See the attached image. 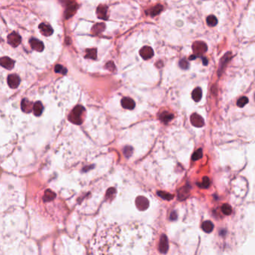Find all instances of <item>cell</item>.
Instances as JSON below:
<instances>
[{
    "label": "cell",
    "instance_id": "6da1fadb",
    "mask_svg": "<svg viewBox=\"0 0 255 255\" xmlns=\"http://www.w3.org/2000/svg\"><path fill=\"white\" fill-rule=\"evenodd\" d=\"M84 112V108L81 106V105H78L69 116V120L72 123H74L75 125H80L82 123V115Z\"/></svg>",
    "mask_w": 255,
    "mask_h": 255
},
{
    "label": "cell",
    "instance_id": "7a4b0ae2",
    "mask_svg": "<svg viewBox=\"0 0 255 255\" xmlns=\"http://www.w3.org/2000/svg\"><path fill=\"white\" fill-rule=\"evenodd\" d=\"M207 49V46L206 43L201 41H197L193 43V50L194 53L197 55H201L204 54Z\"/></svg>",
    "mask_w": 255,
    "mask_h": 255
},
{
    "label": "cell",
    "instance_id": "3957f363",
    "mask_svg": "<svg viewBox=\"0 0 255 255\" xmlns=\"http://www.w3.org/2000/svg\"><path fill=\"white\" fill-rule=\"evenodd\" d=\"M78 9V5L77 3L75 2H72L69 3L68 5H66V8L65 10V18L66 19H69L70 17H72L75 14L76 11Z\"/></svg>",
    "mask_w": 255,
    "mask_h": 255
},
{
    "label": "cell",
    "instance_id": "277c9868",
    "mask_svg": "<svg viewBox=\"0 0 255 255\" xmlns=\"http://www.w3.org/2000/svg\"><path fill=\"white\" fill-rule=\"evenodd\" d=\"M135 203L137 208L141 211L146 210L149 206V200L146 197H144V196H138L136 199Z\"/></svg>",
    "mask_w": 255,
    "mask_h": 255
},
{
    "label": "cell",
    "instance_id": "5b68a950",
    "mask_svg": "<svg viewBox=\"0 0 255 255\" xmlns=\"http://www.w3.org/2000/svg\"><path fill=\"white\" fill-rule=\"evenodd\" d=\"M8 42L13 47H17L21 43V37L17 32H14L8 36Z\"/></svg>",
    "mask_w": 255,
    "mask_h": 255
},
{
    "label": "cell",
    "instance_id": "8992f818",
    "mask_svg": "<svg viewBox=\"0 0 255 255\" xmlns=\"http://www.w3.org/2000/svg\"><path fill=\"white\" fill-rule=\"evenodd\" d=\"M139 55L144 60H149L154 55V51L150 46H143L139 50Z\"/></svg>",
    "mask_w": 255,
    "mask_h": 255
},
{
    "label": "cell",
    "instance_id": "52a82bcc",
    "mask_svg": "<svg viewBox=\"0 0 255 255\" xmlns=\"http://www.w3.org/2000/svg\"><path fill=\"white\" fill-rule=\"evenodd\" d=\"M169 250V242L166 235H162L159 243V251L160 252L166 254Z\"/></svg>",
    "mask_w": 255,
    "mask_h": 255
},
{
    "label": "cell",
    "instance_id": "ba28073f",
    "mask_svg": "<svg viewBox=\"0 0 255 255\" xmlns=\"http://www.w3.org/2000/svg\"><path fill=\"white\" fill-rule=\"evenodd\" d=\"M19 83H20V79H19L17 75L11 74L8 78V86L11 88H17L19 86Z\"/></svg>",
    "mask_w": 255,
    "mask_h": 255
},
{
    "label": "cell",
    "instance_id": "9c48e42d",
    "mask_svg": "<svg viewBox=\"0 0 255 255\" xmlns=\"http://www.w3.org/2000/svg\"><path fill=\"white\" fill-rule=\"evenodd\" d=\"M190 121L192 125L194 126L195 127L197 128L202 127L204 124L203 118L201 117V116H199V114H197V113H193V114H192L190 117Z\"/></svg>",
    "mask_w": 255,
    "mask_h": 255
},
{
    "label": "cell",
    "instance_id": "30bf717a",
    "mask_svg": "<svg viewBox=\"0 0 255 255\" xmlns=\"http://www.w3.org/2000/svg\"><path fill=\"white\" fill-rule=\"evenodd\" d=\"M29 43H30L31 47L34 50H36L37 52H42L44 49V45H43V42L37 40V39L32 38L29 40Z\"/></svg>",
    "mask_w": 255,
    "mask_h": 255
},
{
    "label": "cell",
    "instance_id": "8fae6325",
    "mask_svg": "<svg viewBox=\"0 0 255 255\" xmlns=\"http://www.w3.org/2000/svg\"><path fill=\"white\" fill-rule=\"evenodd\" d=\"M122 106L123 108L127 110H133L135 107V102L131 98L128 97H125L121 100Z\"/></svg>",
    "mask_w": 255,
    "mask_h": 255
},
{
    "label": "cell",
    "instance_id": "7c38bea8",
    "mask_svg": "<svg viewBox=\"0 0 255 255\" xmlns=\"http://www.w3.org/2000/svg\"><path fill=\"white\" fill-rule=\"evenodd\" d=\"M0 66L8 69H11L14 66V61L8 57H3L0 58Z\"/></svg>",
    "mask_w": 255,
    "mask_h": 255
},
{
    "label": "cell",
    "instance_id": "4fadbf2b",
    "mask_svg": "<svg viewBox=\"0 0 255 255\" xmlns=\"http://www.w3.org/2000/svg\"><path fill=\"white\" fill-rule=\"evenodd\" d=\"M39 29H40V32L42 35L44 36H50L53 34V29L49 25H47L46 23H41L39 25Z\"/></svg>",
    "mask_w": 255,
    "mask_h": 255
},
{
    "label": "cell",
    "instance_id": "5bb4252c",
    "mask_svg": "<svg viewBox=\"0 0 255 255\" xmlns=\"http://www.w3.org/2000/svg\"><path fill=\"white\" fill-rule=\"evenodd\" d=\"M107 11L108 8L105 5H101L96 9V15L99 19H107Z\"/></svg>",
    "mask_w": 255,
    "mask_h": 255
},
{
    "label": "cell",
    "instance_id": "9a60e30c",
    "mask_svg": "<svg viewBox=\"0 0 255 255\" xmlns=\"http://www.w3.org/2000/svg\"><path fill=\"white\" fill-rule=\"evenodd\" d=\"M105 25L102 22H100V23H96L93 25L91 29V32L92 35H99V34L102 33V32L105 31Z\"/></svg>",
    "mask_w": 255,
    "mask_h": 255
},
{
    "label": "cell",
    "instance_id": "2e32d148",
    "mask_svg": "<svg viewBox=\"0 0 255 255\" xmlns=\"http://www.w3.org/2000/svg\"><path fill=\"white\" fill-rule=\"evenodd\" d=\"M163 7L161 5H156L153 8L146 11V14H149V15L151 16H156L160 14V13L163 11Z\"/></svg>",
    "mask_w": 255,
    "mask_h": 255
},
{
    "label": "cell",
    "instance_id": "e0dca14e",
    "mask_svg": "<svg viewBox=\"0 0 255 255\" xmlns=\"http://www.w3.org/2000/svg\"><path fill=\"white\" fill-rule=\"evenodd\" d=\"M201 228H202V230L204 232H206V233H210L213 230L214 225L213 222H210V221H205V222H203Z\"/></svg>",
    "mask_w": 255,
    "mask_h": 255
},
{
    "label": "cell",
    "instance_id": "ac0fdd59",
    "mask_svg": "<svg viewBox=\"0 0 255 255\" xmlns=\"http://www.w3.org/2000/svg\"><path fill=\"white\" fill-rule=\"evenodd\" d=\"M43 105H42L41 102H37L33 106L34 114H35V116H40V115H41V113H42V112H43Z\"/></svg>",
    "mask_w": 255,
    "mask_h": 255
},
{
    "label": "cell",
    "instance_id": "d6986e66",
    "mask_svg": "<svg viewBox=\"0 0 255 255\" xmlns=\"http://www.w3.org/2000/svg\"><path fill=\"white\" fill-rule=\"evenodd\" d=\"M56 197V195L53 191L50 190H47L45 192L44 196H43V201H52L53 199H55V198Z\"/></svg>",
    "mask_w": 255,
    "mask_h": 255
},
{
    "label": "cell",
    "instance_id": "ffe728a7",
    "mask_svg": "<svg viewBox=\"0 0 255 255\" xmlns=\"http://www.w3.org/2000/svg\"><path fill=\"white\" fill-rule=\"evenodd\" d=\"M201 96H202V92H201V88L197 87L192 92V97L195 102H199L201 100Z\"/></svg>",
    "mask_w": 255,
    "mask_h": 255
},
{
    "label": "cell",
    "instance_id": "44dd1931",
    "mask_svg": "<svg viewBox=\"0 0 255 255\" xmlns=\"http://www.w3.org/2000/svg\"><path fill=\"white\" fill-rule=\"evenodd\" d=\"M86 58L95 60L97 58V50L96 49H88L86 50Z\"/></svg>",
    "mask_w": 255,
    "mask_h": 255
},
{
    "label": "cell",
    "instance_id": "7402d4cb",
    "mask_svg": "<svg viewBox=\"0 0 255 255\" xmlns=\"http://www.w3.org/2000/svg\"><path fill=\"white\" fill-rule=\"evenodd\" d=\"M173 118H174L173 114L168 113V112H163V113H162L160 116V120H161V121L164 123L169 122L171 121Z\"/></svg>",
    "mask_w": 255,
    "mask_h": 255
},
{
    "label": "cell",
    "instance_id": "603a6c76",
    "mask_svg": "<svg viewBox=\"0 0 255 255\" xmlns=\"http://www.w3.org/2000/svg\"><path fill=\"white\" fill-rule=\"evenodd\" d=\"M22 110L23 111L26 112V113H29V112H31L32 110V104L29 102V101L26 99L22 100Z\"/></svg>",
    "mask_w": 255,
    "mask_h": 255
},
{
    "label": "cell",
    "instance_id": "cb8c5ba5",
    "mask_svg": "<svg viewBox=\"0 0 255 255\" xmlns=\"http://www.w3.org/2000/svg\"><path fill=\"white\" fill-rule=\"evenodd\" d=\"M157 195H158L161 199H164V200H167V201L172 200L174 197L173 195L166 193V192H163V191H158L157 192Z\"/></svg>",
    "mask_w": 255,
    "mask_h": 255
},
{
    "label": "cell",
    "instance_id": "d4e9b609",
    "mask_svg": "<svg viewBox=\"0 0 255 255\" xmlns=\"http://www.w3.org/2000/svg\"><path fill=\"white\" fill-rule=\"evenodd\" d=\"M207 23L209 26L213 27L217 25L218 23V20H217L216 17L213 15H210L207 18Z\"/></svg>",
    "mask_w": 255,
    "mask_h": 255
},
{
    "label": "cell",
    "instance_id": "484cf974",
    "mask_svg": "<svg viewBox=\"0 0 255 255\" xmlns=\"http://www.w3.org/2000/svg\"><path fill=\"white\" fill-rule=\"evenodd\" d=\"M55 72L57 73H61V74L65 75L66 72H67V69L66 68L64 67L62 65L58 64L55 66Z\"/></svg>",
    "mask_w": 255,
    "mask_h": 255
},
{
    "label": "cell",
    "instance_id": "4316f807",
    "mask_svg": "<svg viewBox=\"0 0 255 255\" xmlns=\"http://www.w3.org/2000/svg\"><path fill=\"white\" fill-rule=\"evenodd\" d=\"M188 190L185 187H183L182 189H181L178 192V199L180 200H183L185 198H186L187 196Z\"/></svg>",
    "mask_w": 255,
    "mask_h": 255
},
{
    "label": "cell",
    "instance_id": "83f0119b",
    "mask_svg": "<svg viewBox=\"0 0 255 255\" xmlns=\"http://www.w3.org/2000/svg\"><path fill=\"white\" fill-rule=\"evenodd\" d=\"M222 210L224 214L225 215H230L232 213V208L230 205L228 204H224L222 207Z\"/></svg>",
    "mask_w": 255,
    "mask_h": 255
},
{
    "label": "cell",
    "instance_id": "f1b7e54d",
    "mask_svg": "<svg viewBox=\"0 0 255 255\" xmlns=\"http://www.w3.org/2000/svg\"><path fill=\"white\" fill-rule=\"evenodd\" d=\"M248 102V98H246V97H241V98L239 99L238 101H237V105H238V106L240 107V108H243V107H244V105H246Z\"/></svg>",
    "mask_w": 255,
    "mask_h": 255
},
{
    "label": "cell",
    "instance_id": "f546056e",
    "mask_svg": "<svg viewBox=\"0 0 255 255\" xmlns=\"http://www.w3.org/2000/svg\"><path fill=\"white\" fill-rule=\"evenodd\" d=\"M123 152H124V155L126 157H129L133 153V148L131 146H126Z\"/></svg>",
    "mask_w": 255,
    "mask_h": 255
},
{
    "label": "cell",
    "instance_id": "4dcf8cb0",
    "mask_svg": "<svg viewBox=\"0 0 255 255\" xmlns=\"http://www.w3.org/2000/svg\"><path fill=\"white\" fill-rule=\"evenodd\" d=\"M201 157H202V152H201V149H199V150H197L193 154L192 158H193V160H199V159H200Z\"/></svg>",
    "mask_w": 255,
    "mask_h": 255
},
{
    "label": "cell",
    "instance_id": "1f68e13d",
    "mask_svg": "<svg viewBox=\"0 0 255 255\" xmlns=\"http://www.w3.org/2000/svg\"><path fill=\"white\" fill-rule=\"evenodd\" d=\"M115 193H116V190H115L114 188L112 187V188H110V189H108L106 193V199H110L112 196H114Z\"/></svg>",
    "mask_w": 255,
    "mask_h": 255
},
{
    "label": "cell",
    "instance_id": "d6a6232c",
    "mask_svg": "<svg viewBox=\"0 0 255 255\" xmlns=\"http://www.w3.org/2000/svg\"><path fill=\"white\" fill-rule=\"evenodd\" d=\"M179 65H180V66H181V67L182 68V69H187L188 66H189V64H188V62L185 59H182V60H181V61H180Z\"/></svg>",
    "mask_w": 255,
    "mask_h": 255
},
{
    "label": "cell",
    "instance_id": "836d02e7",
    "mask_svg": "<svg viewBox=\"0 0 255 255\" xmlns=\"http://www.w3.org/2000/svg\"><path fill=\"white\" fill-rule=\"evenodd\" d=\"M209 184H210L209 179L205 177V178H204V179H203L202 183L199 185V186H201V187H203V188H206V187H208Z\"/></svg>",
    "mask_w": 255,
    "mask_h": 255
},
{
    "label": "cell",
    "instance_id": "e575fe53",
    "mask_svg": "<svg viewBox=\"0 0 255 255\" xmlns=\"http://www.w3.org/2000/svg\"><path fill=\"white\" fill-rule=\"evenodd\" d=\"M106 68L109 69L110 71H114L116 69V66H115L114 64L112 61H110V62H108L106 64Z\"/></svg>",
    "mask_w": 255,
    "mask_h": 255
},
{
    "label": "cell",
    "instance_id": "d590c367",
    "mask_svg": "<svg viewBox=\"0 0 255 255\" xmlns=\"http://www.w3.org/2000/svg\"><path fill=\"white\" fill-rule=\"evenodd\" d=\"M177 219V215L175 213V212H173L171 213V216H170V219L171 220H175Z\"/></svg>",
    "mask_w": 255,
    "mask_h": 255
},
{
    "label": "cell",
    "instance_id": "8d00e7d4",
    "mask_svg": "<svg viewBox=\"0 0 255 255\" xmlns=\"http://www.w3.org/2000/svg\"><path fill=\"white\" fill-rule=\"evenodd\" d=\"M60 1H61L62 3H64V4H66V5H68L69 3L74 2L73 0H60Z\"/></svg>",
    "mask_w": 255,
    "mask_h": 255
}]
</instances>
